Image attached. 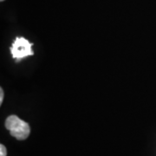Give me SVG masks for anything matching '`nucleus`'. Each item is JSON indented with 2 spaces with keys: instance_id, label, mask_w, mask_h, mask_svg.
I'll return each instance as SVG.
<instances>
[{
  "instance_id": "obj_5",
  "label": "nucleus",
  "mask_w": 156,
  "mask_h": 156,
  "mask_svg": "<svg viewBox=\"0 0 156 156\" xmlns=\"http://www.w3.org/2000/svg\"><path fill=\"white\" fill-rule=\"evenodd\" d=\"M0 1H1V2H3V1H5V0H0Z\"/></svg>"
},
{
  "instance_id": "obj_2",
  "label": "nucleus",
  "mask_w": 156,
  "mask_h": 156,
  "mask_svg": "<svg viewBox=\"0 0 156 156\" xmlns=\"http://www.w3.org/2000/svg\"><path fill=\"white\" fill-rule=\"evenodd\" d=\"M11 52L12 56L19 61L26 56L33 55L32 44L24 37H17L11 47Z\"/></svg>"
},
{
  "instance_id": "obj_3",
  "label": "nucleus",
  "mask_w": 156,
  "mask_h": 156,
  "mask_svg": "<svg viewBox=\"0 0 156 156\" xmlns=\"http://www.w3.org/2000/svg\"><path fill=\"white\" fill-rule=\"evenodd\" d=\"M7 155V151L5 146L3 144L0 145V156H6Z\"/></svg>"
},
{
  "instance_id": "obj_1",
  "label": "nucleus",
  "mask_w": 156,
  "mask_h": 156,
  "mask_svg": "<svg viewBox=\"0 0 156 156\" xmlns=\"http://www.w3.org/2000/svg\"><path fill=\"white\" fill-rule=\"evenodd\" d=\"M5 128L13 137L19 140L27 139L30 133V128L28 123L17 115H11L6 119Z\"/></svg>"
},
{
  "instance_id": "obj_4",
  "label": "nucleus",
  "mask_w": 156,
  "mask_h": 156,
  "mask_svg": "<svg viewBox=\"0 0 156 156\" xmlns=\"http://www.w3.org/2000/svg\"><path fill=\"white\" fill-rule=\"evenodd\" d=\"M4 100V90L3 89H0V104H2Z\"/></svg>"
}]
</instances>
